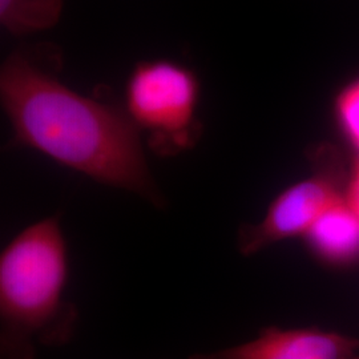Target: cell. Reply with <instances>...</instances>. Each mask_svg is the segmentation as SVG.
<instances>
[{
	"instance_id": "6da1fadb",
	"label": "cell",
	"mask_w": 359,
	"mask_h": 359,
	"mask_svg": "<svg viewBox=\"0 0 359 359\" xmlns=\"http://www.w3.org/2000/svg\"><path fill=\"white\" fill-rule=\"evenodd\" d=\"M59 60L38 50L11 53L0 69V100L13 144L111 188L167 206L147 163L140 129L126 108L81 95L59 77Z\"/></svg>"
},
{
	"instance_id": "7a4b0ae2",
	"label": "cell",
	"mask_w": 359,
	"mask_h": 359,
	"mask_svg": "<svg viewBox=\"0 0 359 359\" xmlns=\"http://www.w3.org/2000/svg\"><path fill=\"white\" fill-rule=\"evenodd\" d=\"M69 255L60 215L19 231L0 255V359H35L76 333L79 310L67 301Z\"/></svg>"
},
{
	"instance_id": "3957f363",
	"label": "cell",
	"mask_w": 359,
	"mask_h": 359,
	"mask_svg": "<svg viewBox=\"0 0 359 359\" xmlns=\"http://www.w3.org/2000/svg\"><path fill=\"white\" fill-rule=\"evenodd\" d=\"M200 97V80L188 67L165 59L140 62L127 80L126 111L154 154L175 157L201 139Z\"/></svg>"
},
{
	"instance_id": "277c9868",
	"label": "cell",
	"mask_w": 359,
	"mask_h": 359,
	"mask_svg": "<svg viewBox=\"0 0 359 359\" xmlns=\"http://www.w3.org/2000/svg\"><path fill=\"white\" fill-rule=\"evenodd\" d=\"M311 172L270 203L256 224L241 225L237 246L243 256H255L273 245L304 237L322 215L346 197L350 170L342 154L332 144L308 152Z\"/></svg>"
},
{
	"instance_id": "5b68a950",
	"label": "cell",
	"mask_w": 359,
	"mask_h": 359,
	"mask_svg": "<svg viewBox=\"0 0 359 359\" xmlns=\"http://www.w3.org/2000/svg\"><path fill=\"white\" fill-rule=\"evenodd\" d=\"M188 359H359V339L318 327L269 326L248 342Z\"/></svg>"
},
{
	"instance_id": "8992f818",
	"label": "cell",
	"mask_w": 359,
	"mask_h": 359,
	"mask_svg": "<svg viewBox=\"0 0 359 359\" xmlns=\"http://www.w3.org/2000/svg\"><path fill=\"white\" fill-rule=\"evenodd\" d=\"M302 238L323 264L344 268L359 262V217L346 197L327 209Z\"/></svg>"
},
{
	"instance_id": "52a82bcc",
	"label": "cell",
	"mask_w": 359,
	"mask_h": 359,
	"mask_svg": "<svg viewBox=\"0 0 359 359\" xmlns=\"http://www.w3.org/2000/svg\"><path fill=\"white\" fill-rule=\"evenodd\" d=\"M65 0H0V25L15 36H27L56 26Z\"/></svg>"
},
{
	"instance_id": "ba28073f",
	"label": "cell",
	"mask_w": 359,
	"mask_h": 359,
	"mask_svg": "<svg viewBox=\"0 0 359 359\" xmlns=\"http://www.w3.org/2000/svg\"><path fill=\"white\" fill-rule=\"evenodd\" d=\"M335 117L359 158V77L348 83L335 100Z\"/></svg>"
},
{
	"instance_id": "9c48e42d",
	"label": "cell",
	"mask_w": 359,
	"mask_h": 359,
	"mask_svg": "<svg viewBox=\"0 0 359 359\" xmlns=\"http://www.w3.org/2000/svg\"><path fill=\"white\" fill-rule=\"evenodd\" d=\"M346 201L359 217V158L357 157L353 168L350 169L347 181Z\"/></svg>"
}]
</instances>
